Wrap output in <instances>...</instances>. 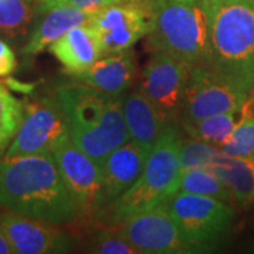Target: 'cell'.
<instances>
[{
    "label": "cell",
    "instance_id": "6da1fadb",
    "mask_svg": "<svg viewBox=\"0 0 254 254\" xmlns=\"http://www.w3.org/2000/svg\"><path fill=\"white\" fill-rule=\"evenodd\" d=\"M0 205L55 226H66L79 219L53 154L4 157L0 161Z\"/></svg>",
    "mask_w": 254,
    "mask_h": 254
},
{
    "label": "cell",
    "instance_id": "7a4b0ae2",
    "mask_svg": "<svg viewBox=\"0 0 254 254\" xmlns=\"http://www.w3.org/2000/svg\"><path fill=\"white\" fill-rule=\"evenodd\" d=\"M55 98L66 116L73 144L99 165L128 140L123 96H112L73 81L58 88Z\"/></svg>",
    "mask_w": 254,
    "mask_h": 254
},
{
    "label": "cell",
    "instance_id": "3957f363",
    "mask_svg": "<svg viewBox=\"0 0 254 254\" xmlns=\"http://www.w3.org/2000/svg\"><path fill=\"white\" fill-rule=\"evenodd\" d=\"M148 9L150 30L145 37L153 53L170 55L188 68L210 64L208 16L200 0H148Z\"/></svg>",
    "mask_w": 254,
    "mask_h": 254
},
{
    "label": "cell",
    "instance_id": "277c9868",
    "mask_svg": "<svg viewBox=\"0 0 254 254\" xmlns=\"http://www.w3.org/2000/svg\"><path fill=\"white\" fill-rule=\"evenodd\" d=\"M182 136L180 126L170 125L145 158L140 177L119 198L110 209V220L113 225L128 216L163 205L178 192L181 174Z\"/></svg>",
    "mask_w": 254,
    "mask_h": 254
},
{
    "label": "cell",
    "instance_id": "5b68a950",
    "mask_svg": "<svg viewBox=\"0 0 254 254\" xmlns=\"http://www.w3.org/2000/svg\"><path fill=\"white\" fill-rule=\"evenodd\" d=\"M208 16L210 65L254 76V0H200Z\"/></svg>",
    "mask_w": 254,
    "mask_h": 254
},
{
    "label": "cell",
    "instance_id": "8992f818",
    "mask_svg": "<svg viewBox=\"0 0 254 254\" xmlns=\"http://www.w3.org/2000/svg\"><path fill=\"white\" fill-rule=\"evenodd\" d=\"M254 92V76L223 71L210 64L190 68L181 123L239 112Z\"/></svg>",
    "mask_w": 254,
    "mask_h": 254
},
{
    "label": "cell",
    "instance_id": "52a82bcc",
    "mask_svg": "<svg viewBox=\"0 0 254 254\" xmlns=\"http://www.w3.org/2000/svg\"><path fill=\"white\" fill-rule=\"evenodd\" d=\"M163 205L193 253L213 249L225 237L235 218V210L227 202L205 195L177 192Z\"/></svg>",
    "mask_w": 254,
    "mask_h": 254
},
{
    "label": "cell",
    "instance_id": "ba28073f",
    "mask_svg": "<svg viewBox=\"0 0 254 254\" xmlns=\"http://www.w3.org/2000/svg\"><path fill=\"white\" fill-rule=\"evenodd\" d=\"M53 155L76 205L79 218L100 220L110 215L99 164L73 144L71 137L64 140L53 151Z\"/></svg>",
    "mask_w": 254,
    "mask_h": 254
},
{
    "label": "cell",
    "instance_id": "9c48e42d",
    "mask_svg": "<svg viewBox=\"0 0 254 254\" xmlns=\"http://www.w3.org/2000/svg\"><path fill=\"white\" fill-rule=\"evenodd\" d=\"M68 137L66 116L55 95L41 98L24 105L21 125L4 157L53 154Z\"/></svg>",
    "mask_w": 254,
    "mask_h": 254
},
{
    "label": "cell",
    "instance_id": "30bf717a",
    "mask_svg": "<svg viewBox=\"0 0 254 254\" xmlns=\"http://www.w3.org/2000/svg\"><path fill=\"white\" fill-rule=\"evenodd\" d=\"M190 68L170 55L154 53L140 76L138 89L144 93L167 125H181Z\"/></svg>",
    "mask_w": 254,
    "mask_h": 254
},
{
    "label": "cell",
    "instance_id": "8fae6325",
    "mask_svg": "<svg viewBox=\"0 0 254 254\" xmlns=\"http://www.w3.org/2000/svg\"><path fill=\"white\" fill-rule=\"evenodd\" d=\"M99 37L103 55L130 50L150 30L148 0H122L93 13L89 21Z\"/></svg>",
    "mask_w": 254,
    "mask_h": 254
},
{
    "label": "cell",
    "instance_id": "7c38bea8",
    "mask_svg": "<svg viewBox=\"0 0 254 254\" xmlns=\"http://www.w3.org/2000/svg\"><path fill=\"white\" fill-rule=\"evenodd\" d=\"M116 229L140 254L193 253L164 205L128 216L119 222Z\"/></svg>",
    "mask_w": 254,
    "mask_h": 254
},
{
    "label": "cell",
    "instance_id": "4fadbf2b",
    "mask_svg": "<svg viewBox=\"0 0 254 254\" xmlns=\"http://www.w3.org/2000/svg\"><path fill=\"white\" fill-rule=\"evenodd\" d=\"M0 227L14 254H63L75 247V239L55 225L13 212L0 216Z\"/></svg>",
    "mask_w": 254,
    "mask_h": 254
},
{
    "label": "cell",
    "instance_id": "5bb4252c",
    "mask_svg": "<svg viewBox=\"0 0 254 254\" xmlns=\"http://www.w3.org/2000/svg\"><path fill=\"white\" fill-rule=\"evenodd\" d=\"M91 17V13L69 4L40 6V13L21 53L24 57H34L43 53L71 28L89 24Z\"/></svg>",
    "mask_w": 254,
    "mask_h": 254
},
{
    "label": "cell",
    "instance_id": "9a60e30c",
    "mask_svg": "<svg viewBox=\"0 0 254 254\" xmlns=\"http://www.w3.org/2000/svg\"><path fill=\"white\" fill-rule=\"evenodd\" d=\"M137 75L134 54L127 50L118 54L103 55L86 71L71 75L73 81L85 83L112 96H123Z\"/></svg>",
    "mask_w": 254,
    "mask_h": 254
},
{
    "label": "cell",
    "instance_id": "2e32d148",
    "mask_svg": "<svg viewBox=\"0 0 254 254\" xmlns=\"http://www.w3.org/2000/svg\"><path fill=\"white\" fill-rule=\"evenodd\" d=\"M123 115L128 140L133 141L147 157L165 127L170 125L165 123L161 113L140 89L130 92L123 99Z\"/></svg>",
    "mask_w": 254,
    "mask_h": 254
},
{
    "label": "cell",
    "instance_id": "e0dca14e",
    "mask_svg": "<svg viewBox=\"0 0 254 254\" xmlns=\"http://www.w3.org/2000/svg\"><path fill=\"white\" fill-rule=\"evenodd\" d=\"M50 53L61 63L69 75L83 72L103 57L102 44L91 24L71 28L50 46Z\"/></svg>",
    "mask_w": 254,
    "mask_h": 254
},
{
    "label": "cell",
    "instance_id": "ac0fdd59",
    "mask_svg": "<svg viewBox=\"0 0 254 254\" xmlns=\"http://www.w3.org/2000/svg\"><path fill=\"white\" fill-rule=\"evenodd\" d=\"M145 157L133 141L113 150L100 164L103 187L110 209L113 203L126 192L140 177L145 164Z\"/></svg>",
    "mask_w": 254,
    "mask_h": 254
},
{
    "label": "cell",
    "instance_id": "d6986e66",
    "mask_svg": "<svg viewBox=\"0 0 254 254\" xmlns=\"http://www.w3.org/2000/svg\"><path fill=\"white\" fill-rule=\"evenodd\" d=\"M243 206L254 200V157H232L220 153L209 167Z\"/></svg>",
    "mask_w": 254,
    "mask_h": 254
},
{
    "label": "cell",
    "instance_id": "ffe728a7",
    "mask_svg": "<svg viewBox=\"0 0 254 254\" xmlns=\"http://www.w3.org/2000/svg\"><path fill=\"white\" fill-rule=\"evenodd\" d=\"M40 13V0H0V36L23 41L30 36Z\"/></svg>",
    "mask_w": 254,
    "mask_h": 254
},
{
    "label": "cell",
    "instance_id": "44dd1931",
    "mask_svg": "<svg viewBox=\"0 0 254 254\" xmlns=\"http://www.w3.org/2000/svg\"><path fill=\"white\" fill-rule=\"evenodd\" d=\"M237 115L239 112H229L195 122H184L181 127L190 138L206 141L220 148L229 140L236 126Z\"/></svg>",
    "mask_w": 254,
    "mask_h": 254
},
{
    "label": "cell",
    "instance_id": "7402d4cb",
    "mask_svg": "<svg viewBox=\"0 0 254 254\" xmlns=\"http://www.w3.org/2000/svg\"><path fill=\"white\" fill-rule=\"evenodd\" d=\"M220 150L232 157H254V92L239 110L236 126Z\"/></svg>",
    "mask_w": 254,
    "mask_h": 254
},
{
    "label": "cell",
    "instance_id": "603a6c76",
    "mask_svg": "<svg viewBox=\"0 0 254 254\" xmlns=\"http://www.w3.org/2000/svg\"><path fill=\"white\" fill-rule=\"evenodd\" d=\"M178 192L212 196L223 202H229L232 198V193L227 190L226 185L219 180L218 175L209 167L181 171Z\"/></svg>",
    "mask_w": 254,
    "mask_h": 254
},
{
    "label": "cell",
    "instance_id": "cb8c5ba5",
    "mask_svg": "<svg viewBox=\"0 0 254 254\" xmlns=\"http://www.w3.org/2000/svg\"><path fill=\"white\" fill-rule=\"evenodd\" d=\"M24 116V103L14 98L10 89L0 85V155L4 154L17 134Z\"/></svg>",
    "mask_w": 254,
    "mask_h": 254
},
{
    "label": "cell",
    "instance_id": "d4e9b609",
    "mask_svg": "<svg viewBox=\"0 0 254 254\" xmlns=\"http://www.w3.org/2000/svg\"><path fill=\"white\" fill-rule=\"evenodd\" d=\"M222 153V150L206 141H200L196 138H182L180 163L181 171L192 170V168H205L210 167L216 160V157Z\"/></svg>",
    "mask_w": 254,
    "mask_h": 254
},
{
    "label": "cell",
    "instance_id": "484cf974",
    "mask_svg": "<svg viewBox=\"0 0 254 254\" xmlns=\"http://www.w3.org/2000/svg\"><path fill=\"white\" fill-rule=\"evenodd\" d=\"M86 250L98 254H140L134 246L119 233L116 227L95 232L89 237Z\"/></svg>",
    "mask_w": 254,
    "mask_h": 254
},
{
    "label": "cell",
    "instance_id": "4316f807",
    "mask_svg": "<svg viewBox=\"0 0 254 254\" xmlns=\"http://www.w3.org/2000/svg\"><path fill=\"white\" fill-rule=\"evenodd\" d=\"M122 0H47L44 3H40V6H55V4H69L73 7L83 10L86 13H96L100 9L110 6L113 3H118Z\"/></svg>",
    "mask_w": 254,
    "mask_h": 254
},
{
    "label": "cell",
    "instance_id": "83f0119b",
    "mask_svg": "<svg viewBox=\"0 0 254 254\" xmlns=\"http://www.w3.org/2000/svg\"><path fill=\"white\" fill-rule=\"evenodd\" d=\"M17 68V58L13 48L0 38V78L9 76Z\"/></svg>",
    "mask_w": 254,
    "mask_h": 254
},
{
    "label": "cell",
    "instance_id": "f1b7e54d",
    "mask_svg": "<svg viewBox=\"0 0 254 254\" xmlns=\"http://www.w3.org/2000/svg\"><path fill=\"white\" fill-rule=\"evenodd\" d=\"M6 86L9 88L10 91L24 92V93L31 92V89L34 88V86L30 85V83H21V82H17L16 79H13V78H9V79L6 81Z\"/></svg>",
    "mask_w": 254,
    "mask_h": 254
},
{
    "label": "cell",
    "instance_id": "f546056e",
    "mask_svg": "<svg viewBox=\"0 0 254 254\" xmlns=\"http://www.w3.org/2000/svg\"><path fill=\"white\" fill-rule=\"evenodd\" d=\"M0 254H14V250L4 235V232L1 230V227H0Z\"/></svg>",
    "mask_w": 254,
    "mask_h": 254
},
{
    "label": "cell",
    "instance_id": "4dcf8cb0",
    "mask_svg": "<svg viewBox=\"0 0 254 254\" xmlns=\"http://www.w3.org/2000/svg\"><path fill=\"white\" fill-rule=\"evenodd\" d=\"M173 1H178V3H198L199 0H173Z\"/></svg>",
    "mask_w": 254,
    "mask_h": 254
},
{
    "label": "cell",
    "instance_id": "1f68e13d",
    "mask_svg": "<svg viewBox=\"0 0 254 254\" xmlns=\"http://www.w3.org/2000/svg\"><path fill=\"white\" fill-rule=\"evenodd\" d=\"M44 1H47V0H40V3H44Z\"/></svg>",
    "mask_w": 254,
    "mask_h": 254
}]
</instances>
